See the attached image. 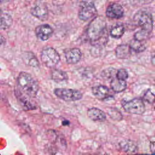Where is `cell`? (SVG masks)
<instances>
[{
	"instance_id": "1",
	"label": "cell",
	"mask_w": 155,
	"mask_h": 155,
	"mask_svg": "<svg viewBox=\"0 0 155 155\" xmlns=\"http://www.w3.org/2000/svg\"><path fill=\"white\" fill-rule=\"evenodd\" d=\"M87 36L93 46L101 47L107 43V22L103 16H95L90 22L87 29Z\"/></svg>"
},
{
	"instance_id": "2",
	"label": "cell",
	"mask_w": 155,
	"mask_h": 155,
	"mask_svg": "<svg viewBox=\"0 0 155 155\" xmlns=\"http://www.w3.org/2000/svg\"><path fill=\"white\" fill-rule=\"evenodd\" d=\"M17 81L22 93L30 97H36L39 91V84L30 74L24 71L21 72Z\"/></svg>"
},
{
	"instance_id": "3",
	"label": "cell",
	"mask_w": 155,
	"mask_h": 155,
	"mask_svg": "<svg viewBox=\"0 0 155 155\" xmlns=\"http://www.w3.org/2000/svg\"><path fill=\"white\" fill-rule=\"evenodd\" d=\"M134 23L140 27V30L145 31L150 34L153 29V19L152 15L143 10L137 11L133 17Z\"/></svg>"
},
{
	"instance_id": "4",
	"label": "cell",
	"mask_w": 155,
	"mask_h": 155,
	"mask_svg": "<svg viewBox=\"0 0 155 155\" xmlns=\"http://www.w3.org/2000/svg\"><path fill=\"white\" fill-rule=\"evenodd\" d=\"M97 12V8L93 0H82L79 5L78 17L81 20L87 21L94 18Z\"/></svg>"
},
{
	"instance_id": "5",
	"label": "cell",
	"mask_w": 155,
	"mask_h": 155,
	"mask_svg": "<svg viewBox=\"0 0 155 155\" xmlns=\"http://www.w3.org/2000/svg\"><path fill=\"white\" fill-rule=\"evenodd\" d=\"M41 59L47 67L52 68L55 67L59 62L60 56L54 48L47 47L42 50Z\"/></svg>"
},
{
	"instance_id": "6",
	"label": "cell",
	"mask_w": 155,
	"mask_h": 155,
	"mask_svg": "<svg viewBox=\"0 0 155 155\" xmlns=\"http://www.w3.org/2000/svg\"><path fill=\"white\" fill-rule=\"evenodd\" d=\"M55 95L59 99L67 101L72 102L80 100L82 97V93L77 90L71 88H56L54 90Z\"/></svg>"
},
{
	"instance_id": "7",
	"label": "cell",
	"mask_w": 155,
	"mask_h": 155,
	"mask_svg": "<svg viewBox=\"0 0 155 155\" xmlns=\"http://www.w3.org/2000/svg\"><path fill=\"white\" fill-rule=\"evenodd\" d=\"M122 107L126 112L133 114H142L145 110V104L142 99L139 98L133 99L124 102Z\"/></svg>"
},
{
	"instance_id": "8",
	"label": "cell",
	"mask_w": 155,
	"mask_h": 155,
	"mask_svg": "<svg viewBox=\"0 0 155 155\" xmlns=\"http://www.w3.org/2000/svg\"><path fill=\"white\" fill-rule=\"evenodd\" d=\"M30 13L32 16L42 21H46L48 18L47 6L42 1H38L35 3L31 8Z\"/></svg>"
},
{
	"instance_id": "9",
	"label": "cell",
	"mask_w": 155,
	"mask_h": 155,
	"mask_svg": "<svg viewBox=\"0 0 155 155\" xmlns=\"http://www.w3.org/2000/svg\"><path fill=\"white\" fill-rule=\"evenodd\" d=\"M124 14V8L122 6L118 3H112L108 5L105 11L107 17L110 19H120L123 17Z\"/></svg>"
},
{
	"instance_id": "10",
	"label": "cell",
	"mask_w": 155,
	"mask_h": 155,
	"mask_svg": "<svg viewBox=\"0 0 155 155\" xmlns=\"http://www.w3.org/2000/svg\"><path fill=\"white\" fill-rule=\"evenodd\" d=\"M36 37L41 41H47L50 38L53 34V28L48 24H42L38 25L35 28Z\"/></svg>"
},
{
	"instance_id": "11",
	"label": "cell",
	"mask_w": 155,
	"mask_h": 155,
	"mask_svg": "<svg viewBox=\"0 0 155 155\" xmlns=\"http://www.w3.org/2000/svg\"><path fill=\"white\" fill-rule=\"evenodd\" d=\"M65 58L68 64H74L80 61L82 58V52L78 48L68 49L65 53Z\"/></svg>"
},
{
	"instance_id": "12",
	"label": "cell",
	"mask_w": 155,
	"mask_h": 155,
	"mask_svg": "<svg viewBox=\"0 0 155 155\" xmlns=\"http://www.w3.org/2000/svg\"><path fill=\"white\" fill-rule=\"evenodd\" d=\"M87 116L90 119L94 121L103 122L106 119V114L105 112L96 107L90 108L87 110Z\"/></svg>"
},
{
	"instance_id": "13",
	"label": "cell",
	"mask_w": 155,
	"mask_h": 155,
	"mask_svg": "<svg viewBox=\"0 0 155 155\" xmlns=\"http://www.w3.org/2000/svg\"><path fill=\"white\" fill-rule=\"evenodd\" d=\"M93 95L99 100L107 99L110 96V91L107 87L102 85L94 86L92 88Z\"/></svg>"
},
{
	"instance_id": "14",
	"label": "cell",
	"mask_w": 155,
	"mask_h": 155,
	"mask_svg": "<svg viewBox=\"0 0 155 155\" xmlns=\"http://www.w3.org/2000/svg\"><path fill=\"white\" fill-rule=\"evenodd\" d=\"M116 56L118 59L128 58L131 54V48L129 45L123 44L117 46L115 49Z\"/></svg>"
},
{
	"instance_id": "15",
	"label": "cell",
	"mask_w": 155,
	"mask_h": 155,
	"mask_svg": "<svg viewBox=\"0 0 155 155\" xmlns=\"http://www.w3.org/2000/svg\"><path fill=\"white\" fill-rule=\"evenodd\" d=\"M119 145L122 150L127 153L133 154L136 153L137 151L136 144L131 140H124L119 143Z\"/></svg>"
},
{
	"instance_id": "16",
	"label": "cell",
	"mask_w": 155,
	"mask_h": 155,
	"mask_svg": "<svg viewBox=\"0 0 155 155\" xmlns=\"http://www.w3.org/2000/svg\"><path fill=\"white\" fill-rule=\"evenodd\" d=\"M12 16L7 13L0 12V29L7 30L12 26Z\"/></svg>"
},
{
	"instance_id": "17",
	"label": "cell",
	"mask_w": 155,
	"mask_h": 155,
	"mask_svg": "<svg viewBox=\"0 0 155 155\" xmlns=\"http://www.w3.org/2000/svg\"><path fill=\"white\" fill-rule=\"evenodd\" d=\"M110 86L113 91L116 93H120L124 91L127 88V82L125 80H121L114 78L111 80Z\"/></svg>"
},
{
	"instance_id": "18",
	"label": "cell",
	"mask_w": 155,
	"mask_h": 155,
	"mask_svg": "<svg viewBox=\"0 0 155 155\" xmlns=\"http://www.w3.org/2000/svg\"><path fill=\"white\" fill-rule=\"evenodd\" d=\"M23 60L26 64L33 67H38L39 61L36 57L31 52H25L23 55Z\"/></svg>"
},
{
	"instance_id": "19",
	"label": "cell",
	"mask_w": 155,
	"mask_h": 155,
	"mask_svg": "<svg viewBox=\"0 0 155 155\" xmlns=\"http://www.w3.org/2000/svg\"><path fill=\"white\" fill-rule=\"evenodd\" d=\"M51 79L56 82H60L67 81L68 78L67 73L61 70H53L51 72Z\"/></svg>"
},
{
	"instance_id": "20",
	"label": "cell",
	"mask_w": 155,
	"mask_h": 155,
	"mask_svg": "<svg viewBox=\"0 0 155 155\" xmlns=\"http://www.w3.org/2000/svg\"><path fill=\"white\" fill-rule=\"evenodd\" d=\"M125 27L122 24H116L110 30V34L111 36L115 39L120 38L124 34Z\"/></svg>"
},
{
	"instance_id": "21",
	"label": "cell",
	"mask_w": 155,
	"mask_h": 155,
	"mask_svg": "<svg viewBox=\"0 0 155 155\" xmlns=\"http://www.w3.org/2000/svg\"><path fill=\"white\" fill-rule=\"evenodd\" d=\"M131 50L134 51L136 53H140L145 50L146 45L144 42L137 41L135 39H133L129 45Z\"/></svg>"
},
{
	"instance_id": "22",
	"label": "cell",
	"mask_w": 155,
	"mask_h": 155,
	"mask_svg": "<svg viewBox=\"0 0 155 155\" xmlns=\"http://www.w3.org/2000/svg\"><path fill=\"white\" fill-rule=\"evenodd\" d=\"M108 115L113 120H120L122 119V113L116 108H109L107 110Z\"/></svg>"
},
{
	"instance_id": "23",
	"label": "cell",
	"mask_w": 155,
	"mask_h": 155,
	"mask_svg": "<svg viewBox=\"0 0 155 155\" xmlns=\"http://www.w3.org/2000/svg\"><path fill=\"white\" fill-rule=\"evenodd\" d=\"M150 33L145 31H143L142 30H140L137 32H136V33L134 35V39L139 41L144 42L146 39H147L150 37Z\"/></svg>"
},
{
	"instance_id": "24",
	"label": "cell",
	"mask_w": 155,
	"mask_h": 155,
	"mask_svg": "<svg viewBox=\"0 0 155 155\" xmlns=\"http://www.w3.org/2000/svg\"><path fill=\"white\" fill-rule=\"evenodd\" d=\"M20 95H18V99L19 100L20 102L21 103V104L23 105V107L24 108H27L28 110H32L35 108V107L30 102V101L28 100H27L28 99L26 97H24V96H22L20 94V93H19Z\"/></svg>"
},
{
	"instance_id": "25",
	"label": "cell",
	"mask_w": 155,
	"mask_h": 155,
	"mask_svg": "<svg viewBox=\"0 0 155 155\" xmlns=\"http://www.w3.org/2000/svg\"><path fill=\"white\" fill-rule=\"evenodd\" d=\"M128 74L127 71L125 69L120 68L116 71V78H117L119 79L126 81V79L128 78Z\"/></svg>"
},
{
	"instance_id": "26",
	"label": "cell",
	"mask_w": 155,
	"mask_h": 155,
	"mask_svg": "<svg viewBox=\"0 0 155 155\" xmlns=\"http://www.w3.org/2000/svg\"><path fill=\"white\" fill-rule=\"evenodd\" d=\"M143 99L150 104H153L154 101V93L150 90H148L143 96Z\"/></svg>"
},
{
	"instance_id": "27",
	"label": "cell",
	"mask_w": 155,
	"mask_h": 155,
	"mask_svg": "<svg viewBox=\"0 0 155 155\" xmlns=\"http://www.w3.org/2000/svg\"><path fill=\"white\" fill-rule=\"evenodd\" d=\"M116 69L113 68H108L107 69H105L102 72V75L107 78H113V75H116Z\"/></svg>"
},
{
	"instance_id": "28",
	"label": "cell",
	"mask_w": 155,
	"mask_h": 155,
	"mask_svg": "<svg viewBox=\"0 0 155 155\" xmlns=\"http://www.w3.org/2000/svg\"><path fill=\"white\" fill-rule=\"evenodd\" d=\"M5 42V38H4V36L2 35H1L0 33V45L3 44Z\"/></svg>"
},
{
	"instance_id": "29",
	"label": "cell",
	"mask_w": 155,
	"mask_h": 155,
	"mask_svg": "<svg viewBox=\"0 0 155 155\" xmlns=\"http://www.w3.org/2000/svg\"><path fill=\"white\" fill-rule=\"evenodd\" d=\"M141 1L143 4H149L152 2L154 0H141Z\"/></svg>"
},
{
	"instance_id": "30",
	"label": "cell",
	"mask_w": 155,
	"mask_h": 155,
	"mask_svg": "<svg viewBox=\"0 0 155 155\" xmlns=\"http://www.w3.org/2000/svg\"><path fill=\"white\" fill-rule=\"evenodd\" d=\"M12 1V0H0V4L7 3V2H8Z\"/></svg>"
},
{
	"instance_id": "31",
	"label": "cell",
	"mask_w": 155,
	"mask_h": 155,
	"mask_svg": "<svg viewBox=\"0 0 155 155\" xmlns=\"http://www.w3.org/2000/svg\"><path fill=\"white\" fill-rule=\"evenodd\" d=\"M152 64H153V65L154 64V55L152 56Z\"/></svg>"
}]
</instances>
